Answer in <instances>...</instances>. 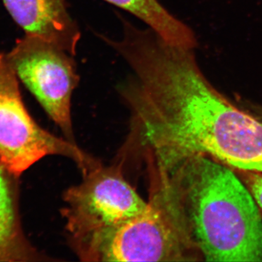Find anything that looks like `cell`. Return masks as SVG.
<instances>
[{"label": "cell", "mask_w": 262, "mask_h": 262, "mask_svg": "<svg viewBox=\"0 0 262 262\" xmlns=\"http://www.w3.org/2000/svg\"><path fill=\"white\" fill-rule=\"evenodd\" d=\"M50 155L72 160L82 173L101 164L77 143L53 135L34 121L22 100L15 71L6 54L0 53V168L19 177Z\"/></svg>", "instance_id": "cell-5"}, {"label": "cell", "mask_w": 262, "mask_h": 262, "mask_svg": "<svg viewBox=\"0 0 262 262\" xmlns=\"http://www.w3.org/2000/svg\"><path fill=\"white\" fill-rule=\"evenodd\" d=\"M145 167V210L112 232L91 261H203L170 173Z\"/></svg>", "instance_id": "cell-3"}, {"label": "cell", "mask_w": 262, "mask_h": 262, "mask_svg": "<svg viewBox=\"0 0 262 262\" xmlns=\"http://www.w3.org/2000/svg\"><path fill=\"white\" fill-rule=\"evenodd\" d=\"M168 172L203 260L262 262V214L230 167L196 155Z\"/></svg>", "instance_id": "cell-2"}, {"label": "cell", "mask_w": 262, "mask_h": 262, "mask_svg": "<svg viewBox=\"0 0 262 262\" xmlns=\"http://www.w3.org/2000/svg\"><path fill=\"white\" fill-rule=\"evenodd\" d=\"M193 50L165 46L141 65L127 96L131 154L170 170L206 155L262 173V121L231 102L203 75Z\"/></svg>", "instance_id": "cell-1"}, {"label": "cell", "mask_w": 262, "mask_h": 262, "mask_svg": "<svg viewBox=\"0 0 262 262\" xmlns=\"http://www.w3.org/2000/svg\"><path fill=\"white\" fill-rule=\"evenodd\" d=\"M232 170L249 189L262 214V173L235 169Z\"/></svg>", "instance_id": "cell-10"}, {"label": "cell", "mask_w": 262, "mask_h": 262, "mask_svg": "<svg viewBox=\"0 0 262 262\" xmlns=\"http://www.w3.org/2000/svg\"><path fill=\"white\" fill-rule=\"evenodd\" d=\"M65 1V0H63ZM126 10L147 24L165 42L176 47L194 50L195 34L187 25L173 16L158 0H104Z\"/></svg>", "instance_id": "cell-8"}, {"label": "cell", "mask_w": 262, "mask_h": 262, "mask_svg": "<svg viewBox=\"0 0 262 262\" xmlns=\"http://www.w3.org/2000/svg\"><path fill=\"white\" fill-rule=\"evenodd\" d=\"M63 201L62 216L71 248L80 261L89 262L112 232L147 206L116 162L82 174V182L66 191Z\"/></svg>", "instance_id": "cell-4"}, {"label": "cell", "mask_w": 262, "mask_h": 262, "mask_svg": "<svg viewBox=\"0 0 262 262\" xmlns=\"http://www.w3.org/2000/svg\"><path fill=\"white\" fill-rule=\"evenodd\" d=\"M6 56L19 80L59 127L65 139L76 143L72 96L80 77L72 55L51 43L25 35Z\"/></svg>", "instance_id": "cell-6"}, {"label": "cell", "mask_w": 262, "mask_h": 262, "mask_svg": "<svg viewBox=\"0 0 262 262\" xmlns=\"http://www.w3.org/2000/svg\"><path fill=\"white\" fill-rule=\"evenodd\" d=\"M249 111L262 121V106L250 105Z\"/></svg>", "instance_id": "cell-11"}, {"label": "cell", "mask_w": 262, "mask_h": 262, "mask_svg": "<svg viewBox=\"0 0 262 262\" xmlns=\"http://www.w3.org/2000/svg\"><path fill=\"white\" fill-rule=\"evenodd\" d=\"M5 173L0 168V261L29 260L36 255L20 233L13 190Z\"/></svg>", "instance_id": "cell-9"}, {"label": "cell", "mask_w": 262, "mask_h": 262, "mask_svg": "<svg viewBox=\"0 0 262 262\" xmlns=\"http://www.w3.org/2000/svg\"><path fill=\"white\" fill-rule=\"evenodd\" d=\"M26 35L37 37L75 56L81 33L63 0H3Z\"/></svg>", "instance_id": "cell-7"}]
</instances>
